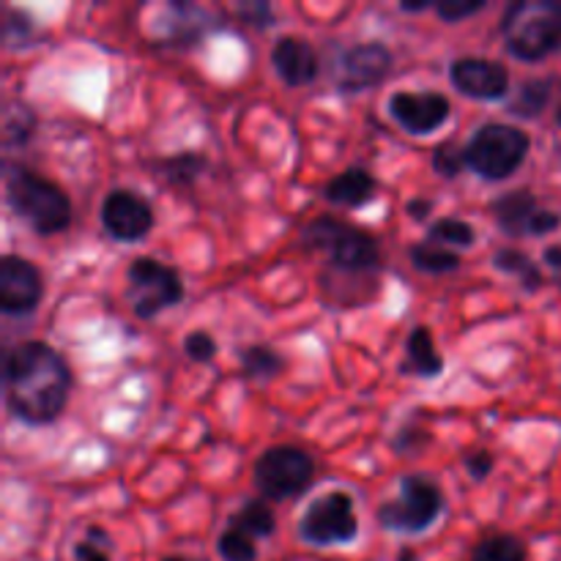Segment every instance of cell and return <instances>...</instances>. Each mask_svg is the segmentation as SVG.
<instances>
[{
  "label": "cell",
  "mask_w": 561,
  "mask_h": 561,
  "mask_svg": "<svg viewBox=\"0 0 561 561\" xmlns=\"http://www.w3.org/2000/svg\"><path fill=\"white\" fill-rule=\"evenodd\" d=\"M485 9V0H438L436 14L442 16L444 22H463L469 16L480 14Z\"/></svg>",
  "instance_id": "32"
},
{
  "label": "cell",
  "mask_w": 561,
  "mask_h": 561,
  "mask_svg": "<svg viewBox=\"0 0 561 561\" xmlns=\"http://www.w3.org/2000/svg\"><path fill=\"white\" fill-rule=\"evenodd\" d=\"M409 261L411 266L425 274H453L460 268L458 252L447 250L442 244H433V241H420V244L409 247Z\"/></svg>",
  "instance_id": "21"
},
{
  "label": "cell",
  "mask_w": 561,
  "mask_h": 561,
  "mask_svg": "<svg viewBox=\"0 0 561 561\" xmlns=\"http://www.w3.org/2000/svg\"><path fill=\"white\" fill-rule=\"evenodd\" d=\"M173 14L175 20L168 22V42H195L206 33V27H211V22H201L203 9L190 3H179L173 5Z\"/></svg>",
  "instance_id": "26"
},
{
  "label": "cell",
  "mask_w": 561,
  "mask_h": 561,
  "mask_svg": "<svg viewBox=\"0 0 561 561\" xmlns=\"http://www.w3.org/2000/svg\"><path fill=\"white\" fill-rule=\"evenodd\" d=\"M272 66L288 88H301L318 77V53L299 36H279L272 47Z\"/></svg>",
  "instance_id": "16"
},
{
  "label": "cell",
  "mask_w": 561,
  "mask_h": 561,
  "mask_svg": "<svg viewBox=\"0 0 561 561\" xmlns=\"http://www.w3.org/2000/svg\"><path fill=\"white\" fill-rule=\"evenodd\" d=\"M403 376L416 378H438L444 373V356L436 351L433 334L427 327L411 329L409 340H405V359L400 365Z\"/></svg>",
  "instance_id": "17"
},
{
  "label": "cell",
  "mask_w": 561,
  "mask_h": 561,
  "mask_svg": "<svg viewBox=\"0 0 561 561\" xmlns=\"http://www.w3.org/2000/svg\"><path fill=\"white\" fill-rule=\"evenodd\" d=\"M33 129V113L25 104L9 102L3 110V140L5 146H20L31 137Z\"/></svg>",
  "instance_id": "29"
},
{
  "label": "cell",
  "mask_w": 561,
  "mask_h": 561,
  "mask_svg": "<svg viewBox=\"0 0 561 561\" xmlns=\"http://www.w3.org/2000/svg\"><path fill=\"white\" fill-rule=\"evenodd\" d=\"M44 296L38 268L20 255L0 261V307L5 316H31Z\"/></svg>",
  "instance_id": "13"
},
{
  "label": "cell",
  "mask_w": 561,
  "mask_h": 561,
  "mask_svg": "<svg viewBox=\"0 0 561 561\" xmlns=\"http://www.w3.org/2000/svg\"><path fill=\"white\" fill-rule=\"evenodd\" d=\"M307 250L323 252L337 272L370 274L381 266V244L376 236L337 217H316L305 228Z\"/></svg>",
  "instance_id": "4"
},
{
  "label": "cell",
  "mask_w": 561,
  "mask_h": 561,
  "mask_svg": "<svg viewBox=\"0 0 561 561\" xmlns=\"http://www.w3.org/2000/svg\"><path fill=\"white\" fill-rule=\"evenodd\" d=\"M241 16H247V22H252V25H268V20H272V9H268L266 3H255V5H241Z\"/></svg>",
  "instance_id": "35"
},
{
  "label": "cell",
  "mask_w": 561,
  "mask_h": 561,
  "mask_svg": "<svg viewBox=\"0 0 561 561\" xmlns=\"http://www.w3.org/2000/svg\"><path fill=\"white\" fill-rule=\"evenodd\" d=\"M531 140L510 124H485L463 146L466 168L485 181H504L524 164Z\"/></svg>",
  "instance_id": "5"
},
{
  "label": "cell",
  "mask_w": 561,
  "mask_h": 561,
  "mask_svg": "<svg viewBox=\"0 0 561 561\" xmlns=\"http://www.w3.org/2000/svg\"><path fill=\"white\" fill-rule=\"evenodd\" d=\"M493 266H496L499 272L518 279L526 290H537L542 285L540 268L531 263V257L526 255V252L515 250V247H504V250H499L496 255H493Z\"/></svg>",
  "instance_id": "22"
},
{
  "label": "cell",
  "mask_w": 561,
  "mask_h": 561,
  "mask_svg": "<svg viewBox=\"0 0 561 561\" xmlns=\"http://www.w3.org/2000/svg\"><path fill=\"white\" fill-rule=\"evenodd\" d=\"M444 513V491L425 474H405L400 480V496L378 507V524L387 531L420 535Z\"/></svg>",
  "instance_id": "6"
},
{
  "label": "cell",
  "mask_w": 561,
  "mask_h": 561,
  "mask_svg": "<svg viewBox=\"0 0 561 561\" xmlns=\"http://www.w3.org/2000/svg\"><path fill=\"white\" fill-rule=\"evenodd\" d=\"M493 463H496V460H493V455L488 453V449H474V453H469L463 458L466 471H469V477L474 482H485L488 477H491Z\"/></svg>",
  "instance_id": "34"
},
{
  "label": "cell",
  "mask_w": 561,
  "mask_h": 561,
  "mask_svg": "<svg viewBox=\"0 0 561 561\" xmlns=\"http://www.w3.org/2000/svg\"><path fill=\"white\" fill-rule=\"evenodd\" d=\"M312 477H316V460L305 449L290 447V444L268 447L252 469L255 488L263 493V499H274V502L301 496L310 488Z\"/></svg>",
  "instance_id": "9"
},
{
  "label": "cell",
  "mask_w": 561,
  "mask_h": 561,
  "mask_svg": "<svg viewBox=\"0 0 561 561\" xmlns=\"http://www.w3.org/2000/svg\"><path fill=\"white\" fill-rule=\"evenodd\" d=\"M557 121H559V126H561V110H559V115H557Z\"/></svg>",
  "instance_id": "41"
},
{
  "label": "cell",
  "mask_w": 561,
  "mask_h": 561,
  "mask_svg": "<svg viewBox=\"0 0 561 561\" xmlns=\"http://www.w3.org/2000/svg\"><path fill=\"white\" fill-rule=\"evenodd\" d=\"M433 170L444 179H455L460 175V170H466V157L463 148L455 146V142H442V146L433 151Z\"/></svg>",
  "instance_id": "31"
},
{
  "label": "cell",
  "mask_w": 561,
  "mask_h": 561,
  "mask_svg": "<svg viewBox=\"0 0 561 561\" xmlns=\"http://www.w3.org/2000/svg\"><path fill=\"white\" fill-rule=\"evenodd\" d=\"M431 208H433V203L427 201V197H414V201L405 206V211H409L411 219H425L427 214H431Z\"/></svg>",
  "instance_id": "36"
},
{
  "label": "cell",
  "mask_w": 561,
  "mask_h": 561,
  "mask_svg": "<svg viewBox=\"0 0 561 561\" xmlns=\"http://www.w3.org/2000/svg\"><path fill=\"white\" fill-rule=\"evenodd\" d=\"M102 228L113 241H140L153 228V208L131 190H113L102 201Z\"/></svg>",
  "instance_id": "11"
},
{
  "label": "cell",
  "mask_w": 561,
  "mask_h": 561,
  "mask_svg": "<svg viewBox=\"0 0 561 561\" xmlns=\"http://www.w3.org/2000/svg\"><path fill=\"white\" fill-rule=\"evenodd\" d=\"M449 99L436 91H398L389 96V115L403 126L409 135H433L449 118Z\"/></svg>",
  "instance_id": "12"
},
{
  "label": "cell",
  "mask_w": 561,
  "mask_h": 561,
  "mask_svg": "<svg viewBox=\"0 0 561 561\" xmlns=\"http://www.w3.org/2000/svg\"><path fill=\"white\" fill-rule=\"evenodd\" d=\"M378 184L365 168H348L343 173L334 175L327 186H323V197L334 206H345V208H359L367 206L376 195Z\"/></svg>",
  "instance_id": "18"
},
{
  "label": "cell",
  "mask_w": 561,
  "mask_h": 561,
  "mask_svg": "<svg viewBox=\"0 0 561 561\" xmlns=\"http://www.w3.org/2000/svg\"><path fill=\"white\" fill-rule=\"evenodd\" d=\"M184 351L192 362H211L217 356V340L208 332H192L184 337Z\"/></svg>",
  "instance_id": "33"
},
{
  "label": "cell",
  "mask_w": 561,
  "mask_h": 561,
  "mask_svg": "<svg viewBox=\"0 0 561 561\" xmlns=\"http://www.w3.org/2000/svg\"><path fill=\"white\" fill-rule=\"evenodd\" d=\"M162 561H190V559H184V557H164Z\"/></svg>",
  "instance_id": "40"
},
{
  "label": "cell",
  "mask_w": 561,
  "mask_h": 561,
  "mask_svg": "<svg viewBox=\"0 0 561 561\" xmlns=\"http://www.w3.org/2000/svg\"><path fill=\"white\" fill-rule=\"evenodd\" d=\"M471 561H526V546L515 535H491L477 542Z\"/></svg>",
  "instance_id": "24"
},
{
  "label": "cell",
  "mask_w": 561,
  "mask_h": 561,
  "mask_svg": "<svg viewBox=\"0 0 561 561\" xmlns=\"http://www.w3.org/2000/svg\"><path fill=\"white\" fill-rule=\"evenodd\" d=\"M474 228L466 219L458 217H444L427 228V241L442 247H474Z\"/></svg>",
  "instance_id": "27"
},
{
  "label": "cell",
  "mask_w": 561,
  "mask_h": 561,
  "mask_svg": "<svg viewBox=\"0 0 561 561\" xmlns=\"http://www.w3.org/2000/svg\"><path fill=\"white\" fill-rule=\"evenodd\" d=\"M504 47L513 58L537 64L561 47V3L515 0L502 16Z\"/></svg>",
  "instance_id": "3"
},
{
  "label": "cell",
  "mask_w": 561,
  "mask_h": 561,
  "mask_svg": "<svg viewBox=\"0 0 561 561\" xmlns=\"http://www.w3.org/2000/svg\"><path fill=\"white\" fill-rule=\"evenodd\" d=\"M542 261H546L548 266L561 268V247H548V250L542 252Z\"/></svg>",
  "instance_id": "38"
},
{
  "label": "cell",
  "mask_w": 561,
  "mask_h": 561,
  "mask_svg": "<svg viewBox=\"0 0 561 561\" xmlns=\"http://www.w3.org/2000/svg\"><path fill=\"white\" fill-rule=\"evenodd\" d=\"M107 548H113L107 531L102 526H88L85 540L75 546V561H110Z\"/></svg>",
  "instance_id": "30"
},
{
  "label": "cell",
  "mask_w": 561,
  "mask_h": 561,
  "mask_svg": "<svg viewBox=\"0 0 561 561\" xmlns=\"http://www.w3.org/2000/svg\"><path fill=\"white\" fill-rule=\"evenodd\" d=\"M449 80L463 96L480 102H499L510 93V71L499 60L491 58H458L449 66Z\"/></svg>",
  "instance_id": "14"
},
{
  "label": "cell",
  "mask_w": 561,
  "mask_h": 561,
  "mask_svg": "<svg viewBox=\"0 0 561 561\" xmlns=\"http://www.w3.org/2000/svg\"><path fill=\"white\" fill-rule=\"evenodd\" d=\"M392 69V53L381 42H362L345 49L337 64V85L343 91H367Z\"/></svg>",
  "instance_id": "15"
},
{
  "label": "cell",
  "mask_w": 561,
  "mask_h": 561,
  "mask_svg": "<svg viewBox=\"0 0 561 561\" xmlns=\"http://www.w3.org/2000/svg\"><path fill=\"white\" fill-rule=\"evenodd\" d=\"M228 526H236L244 535H250L252 540H261V537H272L277 529V518H274V510L268 507L266 499H250L239 513L230 515Z\"/></svg>",
  "instance_id": "19"
},
{
  "label": "cell",
  "mask_w": 561,
  "mask_h": 561,
  "mask_svg": "<svg viewBox=\"0 0 561 561\" xmlns=\"http://www.w3.org/2000/svg\"><path fill=\"white\" fill-rule=\"evenodd\" d=\"M398 561H416V553H414V551H409V548H403V551H400Z\"/></svg>",
  "instance_id": "39"
},
{
  "label": "cell",
  "mask_w": 561,
  "mask_h": 561,
  "mask_svg": "<svg viewBox=\"0 0 561 561\" xmlns=\"http://www.w3.org/2000/svg\"><path fill=\"white\" fill-rule=\"evenodd\" d=\"M217 553L225 561H255L257 559V548L255 540L250 535H244L236 526H228L222 535L217 537Z\"/></svg>",
  "instance_id": "28"
},
{
  "label": "cell",
  "mask_w": 561,
  "mask_h": 561,
  "mask_svg": "<svg viewBox=\"0 0 561 561\" xmlns=\"http://www.w3.org/2000/svg\"><path fill=\"white\" fill-rule=\"evenodd\" d=\"M239 365L241 376L252 378V381H268V378H277L283 373L285 359L268 345H247L239 351Z\"/></svg>",
  "instance_id": "20"
},
{
  "label": "cell",
  "mask_w": 561,
  "mask_h": 561,
  "mask_svg": "<svg viewBox=\"0 0 561 561\" xmlns=\"http://www.w3.org/2000/svg\"><path fill=\"white\" fill-rule=\"evenodd\" d=\"M206 168H208V159L203 157L201 151L175 153V157L159 162V173H162V179H168V184H175V186L195 184Z\"/></svg>",
  "instance_id": "23"
},
{
  "label": "cell",
  "mask_w": 561,
  "mask_h": 561,
  "mask_svg": "<svg viewBox=\"0 0 561 561\" xmlns=\"http://www.w3.org/2000/svg\"><path fill=\"white\" fill-rule=\"evenodd\" d=\"M548 99H551V82L548 80H526L518 88L515 99L510 102V113L518 118H537L546 110Z\"/></svg>",
  "instance_id": "25"
},
{
  "label": "cell",
  "mask_w": 561,
  "mask_h": 561,
  "mask_svg": "<svg viewBox=\"0 0 561 561\" xmlns=\"http://www.w3.org/2000/svg\"><path fill=\"white\" fill-rule=\"evenodd\" d=\"M359 535L354 496L345 491H329L312 499L299 518V537L307 546L332 548L348 546Z\"/></svg>",
  "instance_id": "8"
},
{
  "label": "cell",
  "mask_w": 561,
  "mask_h": 561,
  "mask_svg": "<svg viewBox=\"0 0 561 561\" xmlns=\"http://www.w3.org/2000/svg\"><path fill=\"white\" fill-rule=\"evenodd\" d=\"M5 409L33 427L53 425L71 392V370L64 356L42 340H25L3 362Z\"/></svg>",
  "instance_id": "1"
},
{
  "label": "cell",
  "mask_w": 561,
  "mask_h": 561,
  "mask_svg": "<svg viewBox=\"0 0 561 561\" xmlns=\"http://www.w3.org/2000/svg\"><path fill=\"white\" fill-rule=\"evenodd\" d=\"M493 214H496V225L510 239H520V236H548L561 228L559 214L540 208L537 197L526 190H515L499 197L493 203Z\"/></svg>",
  "instance_id": "10"
},
{
  "label": "cell",
  "mask_w": 561,
  "mask_h": 561,
  "mask_svg": "<svg viewBox=\"0 0 561 561\" xmlns=\"http://www.w3.org/2000/svg\"><path fill=\"white\" fill-rule=\"evenodd\" d=\"M126 299L140 321H151L159 312L181 305L184 283L181 274L157 257H135L126 268Z\"/></svg>",
  "instance_id": "7"
},
{
  "label": "cell",
  "mask_w": 561,
  "mask_h": 561,
  "mask_svg": "<svg viewBox=\"0 0 561 561\" xmlns=\"http://www.w3.org/2000/svg\"><path fill=\"white\" fill-rule=\"evenodd\" d=\"M3 184L11 211L25 219L38 236H55L69 228L71 203L58 184L22 164H5Z\"/></svg>",
  "instance_id": "2"
},
{
  "label": "cell",
  "mask_w": 561,
  "mask_h": 561,
  "mask_svg": "<svg viewBox=\"0 0 561 561\" xmlns=\"http://www.w3.org/2000/svg\"><path fill=\"white\" fill-rule=\"evenodd\" d=\"M427 9H436V3H433V0H416V3H400V11H405V14H420V11H427Z\"/></svg>",
  "instance_id": "37"
}]
</instances>
